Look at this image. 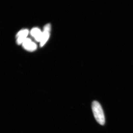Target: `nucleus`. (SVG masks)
<instances>
[{
    "mask_svg": "<svg viewBox=\"0 0 133 133\" xmlns=\"http://www.w3.org/2000/svg\"><path fill=\"white\" fill-rule=\"evenodd\" d=\"M29 30L28 29L22 30L18 32L16 35V43L17 44H22L28 35Z\"/></svg>",
    "mask_w": 133,
    "mask_h": 133,
    "instance_id": "20e7f679",
    "label": "nucleus"
},
{
    "mask_svg": "<svg viewBox=\"0 0 133 133\" xmlns=\"http://www.w3.org/2000/svg\"><path fill=\"white\" fill-rule=\"evenodd\" d=\"M30 34L32 37H34L36 41L40 42L42 39V32L38 28H34L30 31Z\"/></svg>",
    "mask_w": 133,
    "mask_h": 133,
    "instance_id": "39448f33",
    "label": "nucleus"
},
{
    "mask_svg": "<svg viewBox=\"0 0 133 133\" xmlns=\"http://www.w3.org/2000/svg\"><path fill=\"white\" fill-rule=\"evenodd\" d=\"M93 113L95 119L101 125H103L105 123V117L102 107L97 101H94L92 105Z\"/></svg>",
    "mask_w": 133,
    "mask_h": 133,
    "instance_id": "f257e3e1",
    "label": "nucleus"
},
{
    "mask_svg": "<svg viewBox=\"0 0 133 133\" xmlns=\"http://www.w3.org/2000/svg\"><path fill=\"white\" fill-rule=\"evenodd\" d=\"M23 48L26 50L33 51L35 50L37 48L36 44L31 41L30 38H26L22 43Z\"/></svg>",
    "mask_w": 133,
    "mask_h": 133,
    "instance_id": "7ed1b4c3",
    "label": "nucleus"
},
{
    "mask_svg": "<svg viewBox=\"0 0 133 133\" xmlns=\"http://www.w3.org/2000/svg\"><path fill=\"white\" fill-rule=\"evenodd\" d=\"M51 30V26L50 24H47L44 28L42 32V39L40 42V46L43 47L46 43L50 37V33Z\"/></svg>",
    "mask_w": 133,
    "mask_h": 133,
    "instance_id": "f03ea898",
    "label": "nucleus"
}]
</instances>
